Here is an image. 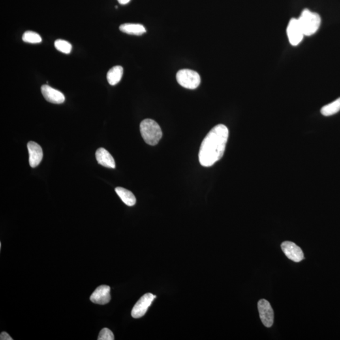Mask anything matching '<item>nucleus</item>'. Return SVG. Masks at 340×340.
Segmentation results:
<instances>
[{"mask_svg": "<svg viewBox=\"0 0 340 340\" xmlns=\"http://www.w3.org/2000/svg\"><path fill=\"white\" fill-rule=\"evenodd\" d=\"M229 137V130L226 125L215 126L203 140L198 153L201 165L210 167L219 161L225 152Z\"/></svg>", "mask_w": 340, "mask_h": 340, "instance_id": "f257e3e1", "label": "nucleus"}, {"mask_svg": "<svg viewBox=\"0 0 340 340\" xmlns=\"http://www.w3.org/2000/svg\"><path fill=\"white\" fill-rule=\"evenodd\" d=\"M140 131L143 140L151 146L157 145L162 136L161 127L157 122L149 119L141 122Z\"/></svg>", "mask_w": 340, "mask_h": 340, "instance_id": "f03ea898", "label": "nucleus"}, {"mask_svg": "<svg viewBox=\"0 0 340 340\" xmlns=\"http://www.w3.org/2000/svg\"><path fill=\"white\" fill-rule=\"evenodd\" d=\"M298 20L304 36H311L315 34L318 31L322 22V19L318 14L308 9L303 10Z\"/></svg>", "mask_w": 340, "mask_h": 340, "instance_id": "7ed1b4c3", "label": "nucleus"}, {"mask_svg": "<svg viewBox=\"0 0 340 340\" xmlns=\"http://www.w3.org/2000/svg\"><path fill=\"white\" fill-rule=\"evenodd\" d=\"M177 80L181 87L194 89L199 86L200 76L197 72L188 69L179 70L177 73Z\"/></svg>", "mask_w": 340, "mask_h": 340, "instance_id": "20e7f679", "label": "nucleus"}, {"mask_svg": "<svg viewBox=\"0 0 340 340\" xmlns=\"http://www.w3.org/2000/svg\"><path fill=\"white\" fill-rule=\"evenodd\" d=\"M286 33L290 44L294 46L300 44L304 36H305L298 18H292L290 20L286 29Z\"/></svg>", "mask_w": 340, "mask_h": 340, "instance_id": "39448f33", "label": "nucleus"}, {"mask_svg": "<svg viewBox=\"0 0 340 340\" xmlns=\"http://www.w3.org/2000/svg\"><path fill=\"white\" fill-rule=\"evenodd\" d=\"M155 298L156 296L151 293H147L141 297L132 310L131 315L132 317L138 319L144 316Z\"/></svg>", "mask_w": 340, "mask_h": 340, "instance_id": "423d86ee", "label": "nucleus"}, {"mask_svg": "<svg viewBox=\"0 0 340 340\" xmlns=\"http://www.w3.org/2000/svg\"><path fill=\"white\" fill-rule=\"evenodd\" d=\"M258 308L263 324L267 328H270L272 326L274 320V314L270 304L268 301L262 299L258 303Z\"/></svg>", "mask_w": 340, "mask_h": 340, "instance_id": "0eeeda50", "label": "nucleus"}, {"mask_svg": "<svg viewBox=\"0 0 340 340\" xmlns=\"http://www.w3.org/2000/svg\"><path fill=\"white\" fill-rule=\"evenodd\" d=\"M282 251L286 257L295 262H300L304 259V253L301 248L291 241H285L281 245Z\"/></svg>", "mask_w": 340, "mask_h": 340, "instance_id": "6e6552de", "label": "nucleus"}, {"mask_svg": "<svg viewBox=\"0 0 340 340\" xmlns=\"http://www.w3.org/2000/svg\"><path fill=\"white\" fill-rule=\"evenodd\" d=\"M110 287L108 286H98L95 291L90 296L92 303L97 304L104 305L110 302L111 296L110 294Z\"/></svg>", "mask_w": 340, "mask_h": 340, "instance_id": "1a4fd4ad", "label": "nucleus"}, {"mask_svg": "<svg viewBox=\"0 0 340 340\" xmlns=\"http://www.w3.org/2000/svg\"><path fill=\"white\" fill-rule=\"evenodd\" d=\"M29 153V164L32 168H36L41 162L43 158V151L42 147L37 143L30 141L27 144Z\"/></svg>", "mask_w": 340, "mask_h": 340, "instance_id": "9d476101", "label": "nucleus"}, {"mask_svg": "<svg viewBox=\"0 0 340 340\" xmlns=\"http://www.w3.org/2000/svg\"><path fill=\"white\" fill-rule=\"evenodd\" d=\"M41 92L47 101L54 104H63L65 101V97L62 92L57 90L48 85H42Z\"/></svg>", "mask_w": 340, "mask_h": 340, "instance_id": "9b49d317", "label": "nucleus"}, {"mask_svg": "<svg viewBox=\"0 0 340 340\" xmlns=\"http://www.w3.org/2000/svg\"><path fill=\"white\" fill-rule=\"evenodd\" d=\"M96 159L100 164L104 167L115 168V162L112 156L107 150L104 148L98 149L95 153Z\"/></svg>", "mask_w": 340, "mask_h": 340, "instance_id": "f8f14e48", "label": "nucleus"}, {"mask_svg": "<svg viewBox=\"0 0 340 340\" xmlns=\"http://www.w3.org/2000/svg\"><path fill=\"white\" fill-rule=\"evenodd\" d=\"M120 31L129 35L141 36L146 32L143 25L139 23H125L119 27Z\"/></svg>", "mask_w": 340, "mask_h": 340, "instance_id": "ddd939ff", "label": "nucleus"}, {"mask_svg": "<svg viewBox=\"0 0 340 340\" xmlns=\"http://www.w3.org/2000/svg\"><path fill=\"white\" fill-rule=\"evenodd\" d=\"M115 192L118 195L121 199L125 204L128 206H133L136 204V198L134 195L127 189L123 187H117L115 189Z\"/></svg>", "mask_w": 340, "mask_h": 340, "instance_id": "4468645a", "label": "nucleus"}, {"mask_svg": "<svg viewBox=\"0 0 340 340\" xmlns=\"http://www.w3.org/2000/svg\"><path fill=\"white\" fill-rule=\"evenodd\" d=\"M123 68L121 66H116L111 68L108 71L107 75V78L109 84L114 86V85L119 83L120 81L121 80L122 77H123Z\"/></svg>", "mask_w": 340, "mask_h": 340, "instance_id": "2eb2a0df", "label": "nucleus"}, {"mask_svg": "<svg viewBox=\"0 0 340 340\" xmlns=\"http://www.w3.org/2000/svg\"><path fill=\"white\" fill-rule=\"evenodd\" d=\"M340 110V98L325 106L321 110V113L324 116H331Z\"/></svg>", "mask_w": 340, "mask_h": 340, "instance_id": "dca6fc26", "label": "nucleus"}, {"mask_svg": "<svg viewBox=\"0 0 340 340\" xmlns=\"http://www.w3.org/2000/svg\"><path fill=\"white\" fill-rule=\"evenodd\" d=\"M22 40L30 44H38L42 42V38L39 34L33 31L25 32L22 36Z\"/></svg>", "mask_w": 340, "mask_h": 340, "instance_id": "f3484780", "label": "nucleus"}, {"mask_svg": "<svg viewBox=\"0 0 340 340\" xmlns=\"http://www.w3.org/2000/svg\"><path fill=\"white\" fill-rule=\"evenodd\" d=\"M55 48L60 52L65 54H70L72 50V44L65 40L58 39L54 42Z\"/></svg>", "mask_w": 340, "mask_h": 340, "instance_id": "a211bd4d", "label": "nucleus"}, {"mask_svg": "<svg viewBox=\"0 0 340 340\" xmlns=\"http://www.w3.org/2000/svg\"><path fill=\"white\" fill-rule=\"evenodd\" d=\"M115 339L112 331L108 328L102 329L98 335V340H113Z\"/></svg>", "mask_w": 340, "mask_h": 340, "instance_id": "6ab92c4d", "label": "nucleus"}, {"mask_svg": "<svg viewBox=\"0 0 340 340\" xmlns=\"http://www.w3.org/2000/svg\"><path fill=\"white\" fill-rule=\"evenodd\" d=\"M0 340H12L13 339L7 333L2 332L0 335Z\"/></svg>", "mask_w": 340, "mask_h": 340, "instance_id": "aec40b11", "label": "nucleus"}, {"mask_svg": "<svg viewBox=\"0 0 340 340\" xmlns=\"http://www.w3.org/2000/svg\"><path fill=\"white\" fill-rule=\"evenodd\" d=\"M117 1L121 5H126V4L129 3L130 0H117Z\"/></svg>", "mask_w": 340, "mask_h": 340, "instance_id": "412c9836", "label": "nucleus"}]
</instances>
